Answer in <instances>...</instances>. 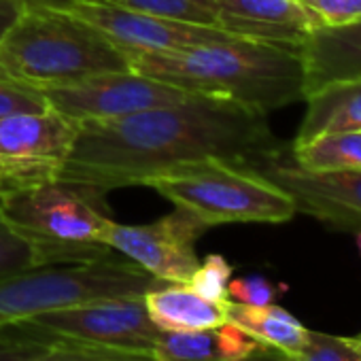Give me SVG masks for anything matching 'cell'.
Wrapping results in <instances>:
<instances>
[{
  "mask_svg": "<svg viewBox=\"0 0 361 361\" xmlns=\"http://www.w3.org/2000/svg\"><path fill=\"white\" fill-rule=\"evenodd\" d=\"M128 64L185 92L236 100L264 113L304 100L306 92L298 47L234 35L170 54H128Z\"/></svg>",
  "mask_w": 361,
  "mask_h": 361,
  "instance_id": "2",
  "label": "cell"
},
{
  "mask_svg": "<svg viewBox=\"0 0 361 361\" xmlns=\"http://www.w3.org/2000/svg\"><path fill=\"white\" fill-rule=\"evenodd\" d=\"M291 161L310 172L361 170V132L323 134L312 140L291 145Z\"/></svg>",
  "mask_w": 361,
  "mask_h": 361,
  "instance_id": "19",
  "label": "cell"
},
{
  "mask_svg": "<svg viewBox=\"0 0 361 361\" xmlns=\"http://www.w3.org/2000/svg\"><path fill=\"white\" fill-rule=\"evenodd\" d=\"M22 9H71L79 0H13Z\"/></svg>",
  "mask_w": 361,
  "mask_h": 361,
  "instance_id": "31",
  "label": "cell"
},
{
  "mask_svg": "<svg viewBox=\"0 0 361 361\" xmlns=\"http://www.w3.org/2000/svg\"><path fill=\"white\" fill-rule=\"evenodd\" d=\"M81 121L64 115L51 104L35 113H18L0 119V157L54 172L71 155Z\"/></svg>",
  "mask_w": 361,
  "mask_h": 361,
  "instance_id": "12",
  "label": "cell"
},
{
  "mask_svg": "<svg viewBox=\"0 0 361 361\" xmlns=\"http://www.w3.org/2000/svg\"><path fill=\"white\" fill-rule=\"evenodd\" d=\"M236 361H287V355L279 348H272L268 344L259 346L257 350H253L251 355L243 357V359H236Z\"/></svg>",
  "mask_w": 361,
  "mask_h": 361,
  "instance_id": "32",
  "label": "cell"
},
{
  "mask_svg": "<svg viewBox=\"0 0 361 361\" xmlns=\"http://www.w3.org/2000/svg\"><path fill=\"white\" fill-rule=\"evenodd\" d=\"M226 314H228V321L240 325L259 342L272 348H279L289 357L302 350L306 336H308V329L291 312L274 304L247 306V304L228 300Z\"/></svg>",
  "mask_w": 361,
  "mask_h": 361,
  "instance_id": "18",
  "label": "cell"
},
{
  "mask_svg": "<svg viewBox=\"0 0 361 361\" xmlns=\"http://www.w3.org/2000/svg\"><path fill=\"white\" fill-rule=\"evenodd\" d=\"M279 149L268 113L198 94L119 119L81 121L77 142L56 178L104 194L142 185L183 161L224 157L253 164Z\"/></svg>",
  "mask_w": 361,
  "mask_h": 361,
  "instance_id": "1",
  "label": "cell"
},
{
  "mask_svg": "<svg viewBox=\"0 0 361 361\" xmlns=\"http://www.w3.org/2000/svg\"><path fill=\"white\" fill-rule=\"evenodd\" d=\"M321 26H342L361 20V0H295Z\"/></svg>",
  "mask_w": 361,
  "mask_h": 361,
  "instance_id": "27",
  "label": "cell"
},
{
  "mask_svg": "<svg viewBox=\"0 0 361 361\" xmlns=\"http://www.w3.org/2000/svg\"><path fill=\"white\" fill-rule=\"evenodd\" d=\"M68 11L100 30L115 47L128 54H170L230 37L213 26L166 20L100 0H79Z\"/></svg>",
  "mask_w": 361,
  "mask_h": 361,
  "instance_id": "11",
  "label": "cell"
},
{
  "mask_svg": "<svg viewBox=\"0 0 361 361\" xmlns=\"http://www.w3.org/2000/svg\"><path fill=\"white\" fill-rule=\"evenodd\" d=\"M287 361H361V355L346 338L308 331L306 342L298 355H287Z\"/></svg>",
  "mask_w": 361,
  "mask_h": 361,
  "instance_id": "26",
  "label": "cell"
},
{
  "mask_svg": "<svg viewBox=\"0 0 361 361\" xmlns=\"http://www.w3.org/2000/svg\"><path fill=\"white\" fill-rule=\"evenodd\" d=\"M47 334L68 340L153 353L161 329L151 321L142 295L79 302L24 319Z\"/></svg>",
  "mask_w": 361,
  "mask_h": 361,
  "instance_id": "7",
  "label": "cell"
},
{
  "mask_svg": "<svg viewBox=\"0 0 361 361\" xmlns=\"http://www.w3.org/2000/svg\"><path fill=\"white\" fill-rule=\"evenodd\" d=\"M100 3L119 5L126 9H134V11L166 18V20L215 28L213 0H100Z\"/></svg>",
  "mask_w": 361,
  "mask_h": 361,
  "instance_id": "20",
  "label": "cell"
},
{
  "mask_svg": "<svg viewBox=\"0 0 361 361\" xmlns=\"http://www.w3.org/2000/svg\"><path fill=\"white\" fill-rule=\"evenodd\" d=\"M47 102L79 121H106L138 111L183 102L192 96L176 85L151 79L132 68L85 77L77 83L43 92Z\"/></svg>",
  "mask_w": 361,
  "mask_h": 361,
  "instance_id": "9",
  "label": "cell"
},
{
  "mask_svg": "<svg viewBox=\"0 0 361 361\" xmlns=\"http://www.w3.org/2000/svg\"><path fill=\"white\" fill-rule=\"evenodd\" d=\"M264 346L240 325L226 321L194 331H161L153 355L159 361H236Z\"/></svg>",
  "mask_w": 361,
  "mask_h": 361,
  "instance_id": "15",
  "label": "cell"
},
{
  "mask_svg": "<svg viewBox=\"0 0 361 361\" xmlns=\"http://www.w3.org/2000/svg\"><path fill=\"white\" fill-rule=\"evenodd\" d=\"M43 268L37 249L11 230L3 215V188H0V279L26 270Z\"/></svg>",
  "mask_w": 361,
  "mask_h": 361,
  "instance_id": "23",
  "label": "cell"
},
{
  "mask_svg": "<svg viewBox=\"0 0 361 361\" xmlns=\"http://www.w3.org/2000/svg\"><path fill=\"white\" fill-rule=\"evenodd\" d=\"M32 361H159L153 353L117 348L106 344L81 342V340H58L49 350Z\"/></svg>",
  "mask_w": 361,
  "mask_h": 361,
  "instance_id": "21",
  "label": "cell"
},
{
  "mask_svg": "<svg viewBox=\"0 0 361 361\" xmlns=\"http://www.w3.org/2000/svg\"><path fill=\"white\" fill-rule=\"evenodd\" d=\"M151 321L161 331H194L228 321L226 302L198 295L188 283H166L142 295Z\"/></svg>",
  "mask_w": 361,
  "mask_h": 361,
  "instance_id": "17",
  "label": "cell"
},
{
  "mask_svg": "<svg viewBox=\"0 0 361 361\" xmlns=\"http://www.w3.org/2000/svg\"><path fill=\"white\" fill-rule=\"evenodd\" d=\"M22 13V7L13 0H0V41H3L5 32L11 28V24L18 20V16Z\"/></svg>",
  "mask_w": 361,
  "mask_h": 361,
  "instance_id": "30",
  "label": "cell"
},
{
  "mask_svg": "<svg viewBox=\"0 0 361 361\" xmlns=\"http://www.w3.org/2000/svg\"><path fill=\"white\" fill-rule=\"evenodd\" d=\"M207 230L209 226L202 219L176 207L153 224L111 221L104 243L164 283H190L200 266L196 243Z\"/></svg>",
  "mask_w": 361,
  "mask_h": 361,
  "instance_id": "8",
  "label": "cell"
},
{
  "mask_svg": "<svg viewBox=\"0 0 361 361\" xmlns=\"http://www.w3.org/2000/svg\"><path fill=\"white\" fill-rule=\"evenodd\" d=\"M58 336L47 334L24 321L0 325V361H32L49 350Z\"/></svg>",
  "mask_w": 361,
  "mask_h": 361,
  "instance_id": "22",
  "label": "cell"
},
{
  "mask_svg": "<svg viewBox=\"0 0 361 361\" xmlns=\"http://www.w3.org/2000/svg\"><path fill=\"white\" fill-rule=\"evenodd\" d=\"M355 240H357V247H359V253H361V230L355 232Z\"/></svg>",
  "mask_w": 361,
  "mask_h": 361,
  "instance_id": "34",
  "label": "cell"
},
{
  "mask_svg": "<svg viewBox=\"0 0 361 361\" xmlns=\"http://www.w3.org/2000/svg\"><path fill=\"white\" fill-rule=\"evenodd\" d=\"M230 281H232V266L228 264L224 255L213 253L204 262H200V266L196 268L188 285L198 295L211 302H226Z\"/></svg>",
  "mask_w": 361,
  "mask_h": 361,
  "instance_id": "24",
  "label": "cell"
},
{
  "mask_svg": "<svg viewBox=\"0 0 361 361\" xmlns=\"http://www.w3.org/2000/svg\"><path fill=\"white\" fill-rule=\"evenodd\" d=\"M49 176H56V172L49 168L30 166V164L11 161V159L0 157V188L32 183V180H41V178H49Z\"/></svg>",
  "mask_w": 361,
  "mask_h": 361,
  "instance_id": "29",
  "label": "cell"
},
{
  "mask_svg": "<svg viewBox=\"0 0 361 361\" xmlns=\"http://www.w3.org/2000/svg\"><path fill=\"white\" fill-rule=\"evenodd\" d=\"M166 285L134 262L98 259L26 270L0 279V325L102 298H136Z\"/></svg>",
  "mask_w": 361,
  "mask_h": 361,
  "instance_id": "6",
  "label": "cell"
},
{
  "mask_svg": "<svg viewBox=\"0 0 361 361\" xmlns=\"http://www.w3.org/2000/svg\"><path fill=\"white\" fill-rule=\"evenodd\" d=\"M155 190L174 207L185 209L209 228L221 224H285L295 217L293 198L249 164L202 157L176 164L151 178Z\"/></svg>",
  "mask_w": 361,
  "mask_h": 361,
  "instance_id": "5",
  "label": "cell"
},
{
  "mask_svg": "<svg viewBox=\"0 0 361 361\" xmlns=\"http://www.w3.org/2000/svg\"><path fill=\"white\" fill-rule=\"evenodd\" d=\"M306 94L321 85L361 77V20L342 26H317L302 41Z\"/></svg>",
  "mask_w": 361,
  "mask_h": 361,
  "instance_id": "14",
  "label": "cell"
},
{
  "mask_svg": "<svg viewBox=\"0 0 361 361\" xmlns=\"http://www.w3.org/2000/svg\"><path fill=\"white\" fill-rule=\"evenodd\" d=\"M346 340H348V344H350V346L361 355V334H359V336H355V338H346Z\"/></svg>",
  "mask_w": 361,
  "mask_h": 361,
  "instance_id": "33",
  "label": "cell"
},
{
  "mask_svg": "<svg viewBox=\"0 0 361 361\" xmlns=\"http://www.w3.org/2000/svg\"><path fill=\"white\" fill-rule=\"evenodd\" d=\"M47 106L49 102L41 90L30 87L0 71V119L18 115V113L43 111Z\"/></svg>",
  "mask_w": 361,
  "mask_h": 361,
  "instance_id": "25",
  "label": "cell"
},
{
  "mask_svg": "<svg viewBox=\"0 0 361 361\" xmlns=\"http://www.w3.org/2000/svg\"><path fill=\"white\" fill-rule=\"evenodd\" d=\"M276 289L264 276H240L232 279L228 285V300L247 304V306H266L274 304Z\"/></svg>",
  "mask_w": 361,
  "mask_h": 361,
  "instance_id": "28",
  "label": "cell"
},
{
  "mask_svg": "<svg viewBox=\"0 0 361 361\" xmlns=\"http://www.w3.org/2000/svg\"><path fill=\"white\" fill-rule=\"evenodd\" d=\"M215 28L221 32L298 47L321 26L319 20L295 0H213Z\"/></svg>",
  "mask_w": 361,
  "mask_h": 361,
  "instance_id": "13",
  "label": "cell"
},
{
  "mask_svg": "<svg viewBox=\"0 0 361 361\" xmlns=\"http://www.w3.org/2000/svg\"><path fill=\"white\" fill-rule=\"evenodd\" d=\"M128 68V56L68 9H22L0 41V71L41 92Z\"/></svg>",
  "mask_w": 361,
  "mask_h": 361,
  "instance_id": "3",
  "label": "cell"
},
{
  "mask_svg": "<svg viewBox=\"0 0 361 361\" xmlns=\"http://www.w3.org/2000/svg\"><path fill=\"white\" fill-rule=\"evenodd\" d=\"M257 172L283 188L295 202L298 213L310 215L336 230H361V170L310 172L283 159V151L253 164Z\"/></svg>",
  "mask_w": 361,
  "mask_h": 361,
  "instance_id": "10",
  "label": "cell"
},
{
  "mask_svg": "<svg viewBox=\"0 0 361 361\" xmlns=\"http://www.w3.org/2000/svg\"><path fill=\"white\" fill-rule=\"evenodd\" d=\"M100 204L102 194L56 176L3 188L5 221L37 249L43 266L111 257L104 238L113 219Z\"/></svg>",
  "mask_w": 361,
  "mask_h": 361,
  "instance_id": "4",
  "label": "cell"
},
{
  "mask_svg": "<svg viewBox=\"0 0 361 361\" xmlns=\"http://www.w3.org/2000/svg\"><path fill=\"white\" fill-rule=\"evenodd\" d=\"M304 102L308 106L293 145L323 134L361 132V77L321 85Z\"/></svg>",
  "mask_w": 361,
  "mask_h": 361,
  "instance_id": "16",
  "label": "cell"
}]
</instances>
